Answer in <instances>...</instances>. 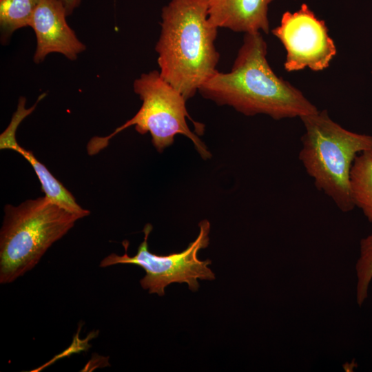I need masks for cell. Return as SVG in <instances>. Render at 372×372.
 Listing matches in <instances>:
<instances>
[{"label":"cell","instance_id":"obj_1","mask_svg":"<svg viewBox=\"0 0 372 372\" xmlns=\"http://www.w3.org/2000/svg\"><path fill=\"white\" fill-rule=\"evenodd\" d=\"M260 32L245 34L229 72H217L198 90L205 99L246 115L275 120L310 115L319 110L298 88L278 76L267 59Z\"/></svg>","mask_w":372,"mask_h":372},{"label":"cell","instance_id":"obj_2","mask_svg":"<svg viewBox=\"0 0 372 372\" xmlns=\"http://www.w3.org/2000/svg\"><path fill=\"white\" fill-rule=\"evenodd\" d=\"M161 19L155 46L160 75L187 100L218 72V28L209 22L207 0H171Z\"/></svg>","mask_w":372,"mask_h":372},{"label":"cell","instance_id":"obj_3","mask_svg":"<svg viewBox=\"0 0 372 372\" xmlns=\"http://www.w3.org/2000/svg\"><path fill=\"white\" fill-rule=\"evenodd\" d=\"M305 132L299 159L317 189L343 212L355 207L351 170L355 157L372 149V136L349 131L333 121L326 110L300 118Z\"/></svg>","mask_w":372,"mask_h":372},{"label":"cell","instance_id":"obj_4","mask_svg":"<svg viewBox=\"0 0 372 372\" xmlns=\"http://www.w3.org/2000/svg\"><path fill=\"white\" fill-rule=\"evenodd\" d=\"M82 218L45 196L6 205L0 231V283L12 282L32 270Z\"/></svg>","mask_w":372,"mask_h":372},{"label":"cell","instance_id":"obj_5","mask_svg":"<svg viewBox=\"0 0 372 372\" xmlns=\"http://www.w3.org/2000/svg\"><path fill=\"white\" fill-rule=\"evenodd\" d=\"M133 87L143 101L141 108L110 135L93 137L87 144L89 154H97L107 146L109 141L116 134L134 126L141 134H150L152 144L160 153L174 143L176 135L183 134L192 141L203 158L211 157L205 145L189 128L186 118L193 122L199 134L203 133L204 125L191 118L185 105L187 100L161 76L159 71L142 74L134 80Z\"/></svg>","mask_w":372,"mask_h":372},{"label":"cell","instance_id":"obj_6","mask_svg":"<svg viewBox=\"0 0 372 372\" xmlns=\"http://www.w3.org/2000/svg\"><path fill=\"white\" fill-rule=\"evenodd\" d=\"M198 226L200 231L197 238L185 250L167 256H159L149 251L147 239L152 226L147 224L143 229L144 240L138 246L135 256L130 257L127 255L129 242L125 240L123 242L125 254L123 256L114 253L110 254L103 259L100 267H106L118 264L141 267L146 274L140 280V283L143 289H149V293L163 296L165 287L174 282H185L190 290L196 291L199 287L198 279H215L214 273L209 267L211 260H200L198 258V251L209 245L210 224L208 220H204L199 223Z\"/></svg>","mask_w":372,"mask_h":372},{"label":"cell","instance_id":"obj_7","mask_svg":"<svg viewBox=\"0 0 372 372\" xmlns=\"http://www.w3.org/2000/svg\"><path fill=\"white\" fill-rule=\"evenodd\" d=\"M286 50L287 72L306 68L318 72L327 68L337 54L324 21L303 3L299 10L283 13L280 25L271 30Z\"/></svg>","mask_w":372,"mask_h":372},{"label":"cell","instance_id":"obj_8","mask_svg":"<svg viewBox=\"0 0 372 372\" xmlns=\"http://www.w3.org/2000/svg\"><path fill=\"white\" fill-rule=\"evenodd\" d=\"M66 11L59 0H41L32 17L30 27L37 39L34 61L42 62L50 53H60L74 61L86 47L66 21Z\"/></svg>","mask_w":372,"mask_h":372},{"label":"cell","instance_id":"obj_9","mask_svg":"<svg viewBox=\"0 0 372 372\" xmlns=\"http://www.w3.org/2000/svg\"><path fill=\"white\" fill-rule=\"evenodd\" d=\"M44 96V94L39 96L37 102L30 108L25 107L26 99L25 97L19 98L17 110L14 112L8 126L0 135V149H12L23 156L30 163L36 173L45 196L54 203L83 218L88 216L90 211L82 208L76 203L72 194L50 172L43 164L37 159L33 153L20 146L16 140V131L18 126L26 116L34 111L38 102Z\"/></svg>","mask_w":372,"mask_h":372},{"label":"cell","instance_id":"obj_10","mask_svg":"<svg viewBox=\"0 0 372 372\" xmlns=\"http://www.w3.org/2000/svg\"><path fill=\"white\" fill-rule=\"evenodd\" d=\"M273 0H207L209 22L234 32H269V6Z\"/></svg>","mask_w":372,"mask_h":372},{"label":"cell","instance_id":"obj_11","mask_svg":"<svg viewBox=\"0 0 372 372\" xmlns=\"http://www.w3.org/2000/svg\"><path fill=\"white\" fill-rule=\"evenodd\" d=\"M350 180L355 206L372 222V149L362 152L355 157Z\"/></svg>","mask_w":372,"mask_h":372},{"label":"cell","instance_id":"obj_12","mask_svg":"<svg viewBox=\"0 0 372 372\" xmlns=\"http://www.w3.org/2000/svg\"><path fill=\"white\" fill-rule=\"evenodd\" d=\"M41 0H0L1 41L8 42L14 31L30 26Z\"/></svg>","mask_w":372,"mask_h":372},{"label":"cell","instance_id":"obj_13","mask_svg":"<svg viewBox=\"0 0 372 372\" xmlns=\"http://www.w3.org/2000/svg\"><path fill=\"white\" fill-rule=\"evenodd\" d=\"M357 285L356 299L361 306L368 296L372 280V234L360 242V254L355 266Z\"/></svg>","mask_w":372,"mask_h":372},{"label":"cell","instance_id":"obj_14","mask_svg":"<svg viewBox=\"0 0 372 372\" xmlns=\"http://www.w3.org/2000/svg\"><path fill=\"white\" fill-rule=\"evenodd\" d=\"M63 3L67 16L72 14L73 11L79 6L82 0H59Z\"/></svg>","mask_w":372,"mask_h":372}]
</instances>
